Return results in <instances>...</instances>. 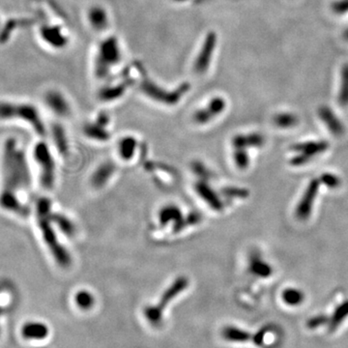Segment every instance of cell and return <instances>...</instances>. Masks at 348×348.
Instances as JSON below:
<instances>
[{
  "instance_id": "6da1fadb",
  "label": "cell",
  "mask_w": 348,
  "mask_h": 348,
  "mask_svg": "<svg viewBox=\"0 0 348 348\" xmlns=\"http://www.w3.org/2000/svg\"><path fill=\"white\" fill-rule=\"evenodd\" d=\"M29 167L24 152L15 138H7L2 156V191L18 194V190L30 186Z\"/></svg>"
},
{
  "instance_id": "7a4b0ae2",
  "label": "cell",
  "mask_w": 348,
  "mask_h": 348,
  "mask_svg": "<svg viewBox=\"0 0 348 348\" xmlns=\"http://www.w3.org/2000/svg\"><path fill=\"white\" fill-rule=\"evenodd\" d=\"M51 202L46 197H41L36 203V217L43 240L55 261L61 267L71 264V257L59 242L51 220Z\"/></svg>"
},
{
  "instance_id": "3957f363",
  "label": "cell",
  "mask_w": 348,
  "mask_h": 348,
  "mask_svg": "<svg viewBox=\"0 0 348 348\" xmlns=\"http://www.w3.org/2000/svg\"><path fill=\"white\" fill-rule=\"evenodd\" d=\"M19 119L28 123L40 136L45 133V125L37 108L29 104L0 102V120Z\"/></svg>"
},
{
  "instance_id": "277c9868",
  "label": "cell",
  "mask_w": 348,
  "mask_h": 348,
  "mask_svg": "<svg viewBox=\"0 0 348 348\" xmlns=\"http://www.w3.org/2000/svg\"><path fill=\"white\" fill-rule=\"evenodd\" d=\"M188 287H189V280L186 277L177 278L164 291L157 305H149L144 308L143 316L145 319L153 326L160 325L163 321L166 308L176 297H178L183 291H185Z\"/></svg>"
},
{
  "instance_id": "5b68a950",
  "label": "cell",
  "mask_w": 348,
  "mask_h": 348,
  "mask_svg": "<svg viewBox=\"0 0 348 348\" xmlns=\"http://www.w3.org/2000/svg\"><path fill=\"white\" fill-rule=\"evenodd\" d=\"M121 57L120 47L116 38L109 37L99 46L98 56L96 59V75L103 78L109 73L110 68L117 64Z\"/></svg>"
},
{
  "instance_id": "8992f818",
  "label": "cell",
  "mask_w": 348,
  "mask_h": 348,
  "mask_svg": "<svg viewBox=\"0 0 348 348\" xmlns=\"http://www.w3.org/2000/svg\"><path fill=\"white\" fill-rule=\"evenodd\" d=\"M34 159L41 169V183L45 189H51L55 181V164L48 146L39 142L34 147Z\"/></svg>"
},
{
  "instance_id": "52a82bcc",
  "label": "cell",
  "mask_w": 348,
  "mask_h": 348,
  "mask_svg": "<svg viewBox=\"0 0 348 348\" xmlns=\"http://www.w3.org/2000/svg\"><path fill=\"white\" fill-rule=\"evenodd\" d=\"M189 87L190 86L188 83H184L176 90L168 92V91L163 89L162 87L158 86L156 83H154L148 78L144 79L140 84V88H141V90L143 91V93L145 95H147L148 97H150L156 102H160V103H163L166 105L177 104L179 102V100L183 97V95L189 90Z\"/></svg>"
},
{
  "instance_id": "ba28073f",
  "label": "cell",
  "mask_w": 348,
  "mask_h": 348,
  "mask_svg": "<svg viewBox=\"0 0 348 348\" xmlns=\"http://www.w3.org/2000/svg\"><path fill=\"white\" fill-rule=\"evenodd\" d=\"M329 148V143L324 140L320 141H307L303 143L296 144L292 146L294 151L298 152L299 154L293 157L290 161L292 166H302L311 161L315 156L322 152L326 151Z\"/></svg>"
},
{
  "instance_id": "9c48e42d",
  "label": "cell",
  "mask_w": 348,
  "mask_h": 348,
  "mask_svg": "<svg viewBox=\"0 0 348 348\" xmlns=\"http://www.w3.org/2000/svg\"><path fill=\"white\" fill-rule=\"evenodd\" d=\"M321 184L320 178L313 179L310 182L307 190L304 193V196L296 209V217L300 221H306L312 214L315 199L318 196V190Z\"/></svg>"
},
{
  "instance_id": "30bf717a",
  "label": "cell",
  "mask_w": 348,
  "mask_h": 348,
  "mask_svg": "<svg viewBox=\"0 0 348 348\" xmlns=\"http://www.w3.org/2000/svg\"><path fill=\"white\" fill-rule=\"evenodd\" d=\"M217 44V35L215 32H210L207 34L202 47L197 55L195 63V71L197 74H204L212 60L213 53Z\"/></svg>"
},
{
  "instance_id": "8fae6325",
  "label": "cell",
  "mask_w": 348,
  "mask_h": 348,
  "mask_svg": "<svg viewBox=\"0 0 348 348\" xmlns=\"http://www.w3.org/2000/svg\"><path fill=\"white\" fill-rule=\"evenodd\" d=\"M20 336L25 341L40 342L47 339L49 328L47 324L38 320H29L24 322L20 327Z\"/></svg>"
},
{
  "instance_id": "7c38bea8",
  "label": "cell",
  "mask_w": 348,
  "mask_h": 348,
  "mask_svg": "<svg viewBox=\"0 0 348 348\" xmlns=\"http://www.w3.org/2000/svg\"><path fill=\"white\" fill-rule=\"evenodd\" d=\"M226 106L227 103L225 99L222 97H216L205 107L197 110L194 115V120L200 125L206 124L221 114L226 109Z\"/></svg>"
},
{
  "instance_id": "4fadbf2b",
  "label": "cell",
  "mask_w": 348,
  "mask_h": 348,
  "mask_svg": "<svg viewBox=\"0 0 348 348\" xmlns=\"http://www.w3.org/2000/svg\"><path fill=\"white\" fill-rule=\"evenodd\" d=\"M318 115L334 136H342L345 133L344 124L337 117L335 112L329 106H320L318 109Z\"/></svg>"
},
{
  "instance_id": "5bb4252c",
  "label": "cell",
  "mask_w": 348,
  "mask_h": 348,
  "mask_svg": "<svg viewBox=\"0 0 348 348\" xmlns=\"http://www.w3.org/2000/svg\"><path fill=\"white\" fill-rule=\"evenodd\" d=\"M195 189L197 191V195L201 197L211 208L215 211H222L224 208V204L221 201L220 197L217 196V194L213 191L205 182L198 181Z\"/></svg>"
},
{
  "instance_id": "9a60e30c",
  "label": "cell",
  "mask_w": 348,
  "mask_h": 348,
  "mask_svg": "<svg viewBox=\"0 0 348 348\" xmlns=\"http://www.w3.org/2000/svg\"><path fill=\"white\" fill-rule=\"evenodd\" d=\"M41 36L46 44L55 48H62L68 44L67 37L57 26L44 25L41 28Z\"/></svg>"
},
{
  "instance_id": "2e32d148",
  "label": "cell",
  "mask_w": 348,
  "mask_h": 348,
  "mask_svg": "<svg viewBox=\"0 0 348 348\" xmlns=\"http://www.w3.org/2000/svg\"><path fill=\"white\" fill-rule=\"evenodd\" d=\"M45 103L53 112L58 115L65 116L69 113V105L63 95L58 91H48L45 95Z\"/></svg>"
},
{
  "instance_id": "e0dca14e",
  "label": "cell",
  "mask_w": 348,
  "mask_h": 348,
  "mask_svg": "<svg viewBox=\"0 0 348 348\" xmlns=\"http://www.w3.org/2000/svg\"><path fill=\"white\" fill-rule=\"evenodd\" d=\"M221 335L225 341L233 344H244L251 339V334L236 326L224 327Z\"/></svg>"
},
{
  "instance_id": "ac0fdd59",
  "label": "cell",
  "mask_w": 348,
  "mask_h": 348,
  "mask_svg": "<svg viewBox=\"0 0 348 348\" xmlns=\"http://www.w3.org/2000/svg\"><path fill=\"white\" fill-rule=\"evenodd\" d=\"M159 219L162 225H167L169 222H174L175 230H179L181 227L180 225L183 224L181 211L177 206L174 205H167L162 208V210L159 213Z\"/></svg>"
},
{
  "instance_id": "d6986e66",
  "label": "cell",
  "mask_w": 348,
  "mask_h": 348,
  "mask_svg": "<svg viewBox=\"0 0 348 348\" xmlns=\"http://www.w3.org/2000/svg\"><path fill=\"white\" fill-rule=\"evenodd\" d=\"M264 143V138L260 134L237 135L232 139L234 148H247V147H259Z\"/></svg>"
},
{
  "instance_id": "ffe728a7",
  "label": "cell",
  "mask_w": 348,
  "mask_h": 348,
  "mask_svg": "<svg viewBox=\"0 0 348 348\" xmlns=\"http://www.w3.org/2000/svg\"><path fill=\"white\" fill-rule=\"evenodd\" d=\"M114 166L110 163H106L98 167L92 176V184L96 188L103 187L114 172Z\"/></svg>"
},
{
  "instance_id": "44dd1931",
  "label": "cell",
  "mask_w": 348,
  "mask_h": 348,
  "mask_svg": "<svg viewBox=\"0 0 348 348\" xmlns=\"http://www.w3.org/2000/svg\"><path fill=\"white\" fill-rule=\"evenodd\" d=\"M89 21L91 25L96 29V30H103L107 26V15L106 12L102 7H93L89 11L88 14Z\"/></svg>"
},
{
  "instance_id": "7402d4cb",
  "label": "cell",
  "mask_w": 348,
  "mask_h": 348,
  "mask_svg": "<svg viewBox=\"0 0 348 348\" xmlns=\"http://www.w3.org/2000/svg\"><path fill=\"white\" fill-rule=\"evenodd\" d=\"M250 271L258 277L267 278L272 274V268L259 256L253 255L250 258Z\"/></svg>"
},
{
  "instance_id": "603a6c76",
  "label": "cell",
  "mask_w": 348,
  "mask_h": 348,
  "mask_svg": "<svg viewBox=\"0 0 348 348\" xmlns=\"http://www.w3.org/2000/svg\"><path fill=\"white\" fill-rule=\"evenodd\" d=\"M95 301L94 295L86 289L78 290L74 296V302L81 311H90L95 305Z\"/></svg>"
},
{
  "instance_id": "cb8c5ba5",
  "label": "cell",
  "mask_w": 348,
  "mask_h": 348,
  "mask_svg": "<svg viewBox=\"0 0 348 348\" xmlns=\"http://www.w3.org/2000/svg\"><path fill=\"white\" fill-rule=\"evenodd\" d=\"M31 21L32 20L30 19H24V18H12L9 21H7L0 32V43H5L14 29L24 25H28L30 24Z\"/></svg>"
},
{
  "instance_id": "d4e9b609",
  "label": "cell",
  "mask_w": 348,
  "mask_h": 348,
  "mask_svg": "<svg viewBox=\"0 0 348 348\" xmlns=\"http://www.w3.org/2000/svg\"><path fill=\"white\" fill-rule=\"evenodd\" d=\"M51 220L52 222L58 227L61 231L67 235V236H73L75 234L76 228L74 224L70 219H68L66 216L61 215L58 213H51Z\"/></svg>"
},
{
  "instance_id": "484cf974",
  "label": "cell",
  "mask_w": 348,
  "mask_h": 348,
  "mask_svg": "<svg viewBox=\"0 0 348 348\" xmlns=\"http://www.w3.org/2000/svg\"><path fill=\"white\" fill-rule=\"evenodd\" d=\"M84 133L90 138L100 141H106L109 138V134L105 130V126L99 124L98 122L94 124H87L84 127Z\"/></svg>"
},
{
  "instance_id": "4316f807",
  "label": "cell",
  "mask_w": 348,
  "mask_h": 348,
  "mask_svg": "<svg viewBox=\"0 0 348 348\" xmlns=\"http://www.w3.org/2000/svg\"><path fill=\"white\" fill-rule=\"evenodd\" d=\"M136 149V140L133 136H126L119 142V154L123 160H130L134 157Z\"/></svg>"
},
{
  "instance_id": "83f0119b",
  "label": "cell",
  "mask_w": 348,
  "mask_h": 348,
  "mask_svg": "<svg viewBox=\"0 0 348 348\" xmlns=\"http://www.w3.org/2000/svg\"><path fill=\"white\" fill-rule=\"evenodd\" d=\"M128 82H123L121 84L106 87L103 90L100 91V99H102L105 102H109L115 99H118L124 94V92L128 87Z\"/></svg>"
},
{
  "instance_id": "f1b7e54d",
  "label": "cell",
  "mask_w": 348,
  "mask_h": 348,
  "mask_svg": "<svg viewBox=\"0 0 348 348\" xmlns=\"http://www.w3.org/2000/svg\"><path fill=\"white\" fill-rule=\"evenodd\" d=\"M273 122L277 127L288 129V128H292L296 126L299 122V119L295 114H292L289 112H282L274 116Z\"/></svg>"
},
{
  "instance_id": "f546056e",
  "label": "cell",
  "mask_w": 348,
  "mask_h": 348,
  "mask_svg": "<svg viewBox=\"0 0 348 348\" xmlns=\"http://www.w3.org/2000/svg\"><path fill=\"white\" fill-rule=\"evenodd\" d=\"M338 100L341 106H348V64H346L342 69L341 86Z\"/></svg>"
},
{
  "instance_id": "4dcf8cb0",
  "label": "cell",
  "mask_w": 348,
  "mask_h": 348,
  "mask_svg": "<svg viewBox=\"0 0 348 348\" xmlns=\"http://www.w3.org/2000/svg\"><path fill=\"white\" fill-rule=\"evenodd\" d=\"M283 300L289 306H298L304 301V293L295 288H288L283 292Z\"/></svg>"
},
{
  "instance_id": "1f68e13d",
  "label": "cell",
  "mask_w": 348,
  "mask_h": 348,
  "mask_svg": "<svg viewBox=\"0 0 348 348\" xmlns=\"http://www.w3.org/2000/svg\"><path fill=\"white\" fill-rule=\"evenodd\" d=\"M52 136L58 151L63 154L66 153L68 149V142H67V137L65 136L63 128L59 125H54L52 127Z\"/></svg>"
},
{
  "instance_id": "d6a6232c",
  "label": "cell",
  "mask_w": 348,
  "mask_h": 348,
  "mask_svg": "<svg viewBox=\"0 0 348 348\" xmlns=\"http://www.w3.org/2000/svg\"><path fill=\"white\" fill-rule=\"evenodd\" d=\"M233 159L235 165L240 169H245L249 167V155L245 148H235L233 153Z\"/></svg>"
},
{
  "instance_id": "836d02e7",
  "label": "cell",
  "mask_w": 348,
  "mask_h": 348,
  "mask_svg": "<svg viewBox=\"0 0 348 348\" xmlns=\"http://www.w3.org/2000/svg\"><path fill=\"white\" fill-rule=\"evenodd\" d=\"M347 316H348V302L341 305L336 310L333 317L334 326H337L340 322H342Z\"/></svg>"
},
{
  "instance_id": "e575fe53",
  "label": "cell",
  "mask_w": 348,
  "mask_h": 348,
  "mask_svg": "<svg viewBox=\"0 0 348 348\" xmlns=\"http://www.w3.org/2000/svg\"><path fill=\"white\" fill-rule=\"evenodd\" d=\"M320 180H321V183L325 184L327 187L332 188V189L338 188L341 185V179L338 176L331 174V173H325V174L321 175Z\"/></svg>"
},
{
  "instance_id": "d590c367",
  "label": "cell",
  "mask_w": 348,
  "mask_h": 348,
  "mask_svg": "<svg viewBox=\"0 0 348 348\" xmlns=\"http://www.w3.org/2000/svg\"><path fill=\"white\" fill-rule=\"evenodd\" d=\"M224 193L227 197H247L249 196V192L245 189L240 188H226L224 189Z\"/></svg>"
},
{
  "instance_id": "8d00e7d4",
  "label": "cell",
  "mask_w": 348,
  "mask_h": 348,
  "mask_svg": "<svg viewBox=\"0 0 348 348\" xmlns=\"http://www.w3.org/2000/svg\"><path fill=\"white\" fill-rule=\"evenodd\" d=\"M333 10L337 14H345L348 12V0L337 1L333 4Z\"/></svg>"
},
{
  "instance_id": "74e56055",
  "label": "cell",
  "mask_w": 348,
  "mask_h": 348,
  "mask_svg": "<svg viewBox=\"0 0 348 348\" xmlns=\"http://www.w3.org/2000/svg\"><path fill=\"white\" fill-rule=\"evenodd\" d=\"M2 315H3V309L0 307V318L2 317Z\"/></svg>"
},
{
  "instance_id": "f35d334b",
  "label": "cell",
  "mask_w": 348,
  "mask_h": 348,
  "mask_svg": "<svg viewBox=\"0 0 348 348\" xmlns=\"http://www.w3.org/2000/svg\"><path fill=\"white\" fill-rule=\"evenodd\" d=\"M175 1H179V2H182V1H186V0H175Z\"/></svg>"
}]
</instances>
